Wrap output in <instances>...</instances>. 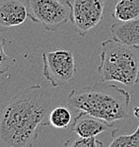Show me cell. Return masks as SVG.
<instances>
[{
	"mask_svg": "<svg viewBox=\"0 0 139 147\" xmlns=\"http://www.w3.org/2000/svg\"><path fill=\"white\" fill-rule=\"evenodd\" d=\"M27 18V0H0V34L24 24Z\"/></svg>",
	"mask_w": 139,
	"mask_h": 147,
	"instance_id": "7",
	"label": "cell"
},
{
	"mask_svg": "<svg viewBox=\"0 0 139 147\" xmlns=\"http://www.w3.org/2000/svg\"><path fill=\"white\" fill-rule=\"evenodd\" d=\"M109 0H67L71 8V23L81 37H85L102 21Z\"/></svg>",
	"mask_w": 139,
	"mask_h": 147,
	"instance_id": "6",
	"label": "cell"
},
{
	"mask_svg": "<svg viewBox=\"0 0 139 147\" xmlns=\"http://www.w3.org/2000/svg\"><path fill=\"white\" fill-rule=\"evenodd\" d=\"M133 115H134V116H135L136 117H138V119H139V107L134 108V110H133ZM137 129H139V123H138V126H137Z\"/></svg>",
	"mask_w": 139,
	"mask_h": 147,
	"instance_id": "15",
	"label": "cell"
},
{
	"mask_svg": "<svg viewBox=\"0 0 139 147\" xmlns=\"http://www.w3.org/2000/svg\"><path fill=\"white\" fill-rule=\"evenodd\" d=\"M113 40L126 46H139V19L118 22L111 25Z\"/></svg>",
	"mask_w": 139,
	"mask_h": 147,
	"instance_id": "9",
	"label": "cell"
},
{
	"mask_svg": "<svg viewBox=\"0 0 139 147\" xmlns=\"http://www.w3.org/2000/svg\"><path fill=\"white\" fill-rule=\"evenodd\" d=\"M118 128L111 131L113 141L107 147H139V129L136 128L135 131L131 134L118 135Z\"/></svg>",
	"mask_w": 139,
	"mask_h": 147,
	"instance_id": "12",
	"label": "cell"
},
{
	"mask_svg": "<svg viewBox=\"0 0 139 147\" xmlns=\"http://www.w3.org/2000/svg\"><path fill=\"white\" fill-rule=\"evenodd\" d=\"M113 17L120 22L139 19V0H118L113 10Z\"/></svg>",
	"mask_w": 139,
	"mask_h": 147,
	"instance_id": "10",
	"label": "cell"
},
{
	"mask_svg": "<svg viewBox=\"0 0 139 147\" xmlns=\"http://www.w3.org/2000/svg\"><path fill=\"white\" fill-rule=\"evenodd\" d=\"M5 45L6 39L0 38V75L7 73L11 68L12 63L15 61V59L9 57L8 54L5 53Z\"/></svg>",
	"mask_w": 139,
	"mask_h": 147,
	"instance_id": "14",
	"label": "cell"
},
{
	"mask_svg": "<svg viewBox=\"0 0 139 147\" xmlns=\"http://www.w3.org/2000/svg\"><path fill=\"white\" fill-rule=\"evenodd\" d=\"M28 18L41 24L46 31H56L71 21V8L67 0H27Z\"/></svg>",
	"mask_w": 139,
	"mask_h": 147,
	"instance_id": "4",
	"label": "cell"
},
{
	"mask_svg": "<svg viewBox=\"0 0 139 147\" xmlns=\"http://www.w3.org/2000/svg\"><path fill=\"white\" fill-rule=\"evenodd\" d=\"M131 96L126 90L109 82L73 89L67 103L74 110L104 119L113 124L116 121L129 119Z\"/></svg>",
	"mask_w": 139,
	"mask_h": 147,
	"instance_id": "2",
	"label": "cell"
},
{
	"mask_svg": "<svg viewBox=\"0 0 139 147\" xmlns=\"http://www.w3.org/2000/svg\"><path fill=\"white\" fill-rule=\"evenodd\" d=\"M63 147H105L102 140L97 137H72L67 139Z\"/></svg>",
	"mask_w": 139,
	"mask_h": 147,
	"instance_id": "13",
	"label": "cell"
},
{
	"mask_svg": "<svg viewBox=\"0 0 139 147\" xmlns=\"http://www.w3.org/2000/svg\"><path fill=\"white\" fill-rule=\"evenodd\" d=\"M51 98L40 84L26 88L0 115V147H32L42 126L49 125Z\"/></svg>",
	"mask_w": 139,
	"mask_h": 147,
	"instance_id": "1",
	"label": "cell"
},
{
	"mask_svg": "<svg viewBox=\"0 0 139 147\" xmlns=\"http://www.w3.org/2000/svg\"><path fill=\"white\" fill-rule=\"evenodd\" d=\"M102 82H118L126 86L139 83V46H126L115 40L102 42L98 67Z\"/></svg>",
	"mask_w": 139,
	"mask_h": 147,
	"instance_id": "3",
	"label": "cell"
},
{
	"mask_svg": "<svg viewBox=\"0 0 139 147\" xmlns=\"http://www.w3.org/2000/svg\"><path fill=\"white\" fill-rule=\"evenodd\" d=\"M42 58V74L52 87L70 82L75 76V57L70 51L58 49L44 53Z\"/></svg>",
	"mask_w": 139,
	"mask_h": 147,
	"instance_id": "5",
	"label": "cell"
},
{
	"mask_svg": "<svg viewBox=\"0 0 139 147\" xmlns=\"http://www.w3.org/2000/svg\"><path fill=\"white\" fill-rule=\"evenodd\" d=\"M71 112L65 107H57L51 110L48 117V124L55 128L64 129L72 123Z\"/></svg>",
	"mask_w": 139,
	"mask_h": 147,
	"instance_id": "11",
	"label": "cell"
},
{
	"mask_svg": "<svg viewBox=\"0 0 139 147\" xmlns=\"http://www.w3.org/2000/svg\"><path fill=\"white\" fill-rule=\"evenodd\" d=\"M113 124L107 123L104 119H98L84 112H80L73 119L71 129L80 137H96L101 133L111 128Z\"/></svg>",
	"mask_w": 139,
	"mask_h": 147,
	"instance_id": "8",
	"label": "cell"
}]
</instances>
